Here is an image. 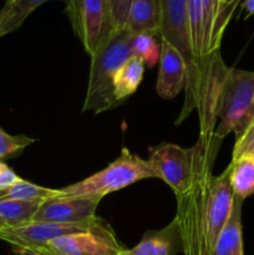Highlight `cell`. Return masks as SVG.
I'll return each mask as SVG.
<instances>
[{
	"label": "cell",
	"instance_id": "1",
	"mask_svg": "<svg viewBox=\"0 0 254 255\" xmlns=\"http://www.w3.org/2000/svg\"><path fill=\"white\" fill-rule=\"evenodd\" d=\"M206 144L194 178L183 193L176 196L177 214L184 255H204L203 234L213 181V166L222 141L214 133H204Z\"/></svg>",
	"mask_w": 254,
	"mask_h": 255
},
{
	"label": "cell",
	"instance_id": "2",
	"mask_svg": "<svg viewBox=\"0 0 254 255\" xmlns=\"http://www.w3.org/2000/svg\"><path fill=\"white\" fill-rule=\"evenodd\" d=\"M132 37L126 29L114 32L92 55L82 111L100 114L120 106L115 97L114 80L120 67L133 56Z\"/></svg>",
	"mask_w": 254,
	"mask_h": 255
},
{
	"label": "cell",
	"instance_id": "3",
	"mask_svg": "<svg viewBox=\"0 0 254 255\" xmlns=\"http://www.w3.org/2000/svg\"><path fill=\"white\" fill-rule=\"evenodd\" d=\"M238 5L223 0H187L192 47L202 74L213 81V55L221 51L224 31Z\"/></svg>",
	"mask_w": 254,
	"mask_h": 255
},
{
	"label": "cell",
	"instance_id": "4",
	"mask_svg": "<svg viewBox=\"0 0 254 255\" xmlns=\"http://www.w3.org/2000/svg\"><path fill=\"white\" fill-rule=\"evenodd\" d=\"M219 119L214 136L223 141L233 132L236 141L254 121V72L228 67L221 79L216 104Z\"/></svg>",
	"mask_w": 254,
	"mask_h": 255
},
{
	"label": "cell",
	"instance_id": "5",
	"mask_svg": "<svg viewBox=\"0 0 254 255\" xmlns=\"http://www.w3.org/2000/svg\"><path fill=\"white\" fill-rule=\"evenodd\" d=\"M157 178L148 159L133 154L124 147L121 154L110 163L106 168L77 183L57 189V196L61 197H99L121 191L142 179Z\"/></svg>",
	"mask_w": 254,
	"mask_h": 255
},
{
	"label": "cell",
	"instance_id": "6",
	"mask_svg": "<svg viewBox=\"0 0 254 255\" xmlns=\"http://www.w3.org/2000/svg\"><path fill=\"white\" fill-rule=\"evenodd\" d=\"M204 144L206 136L199 134L197 143L191 148L164 142L154 147L149 153L148 162L156 177L169 186L174 196L183 193L193 181L203 154Z\"/></svg>",
	"mask_w": 254,
	"mask_h": 255
},
{
	"label": "cell",
	"instance_id": "7",
	"mask_svg": "<svg viewBox=\"0 0 254 255\" xmlns=\"http://www.w3.org/2000/svg\"><path fill=\"white\" fill-rule=\"evenodd\" d=\"M65 14L90 56L115 31L107 0H69Z\"/></svg>",
	"mask_w": 254,
	"mask_h": 255
},
{
	"label": "cell",
	"instance_id": "8",
	"mask_svg": "<svg viewBox=\"0 0 254 255\" xmlns=\"http://www.w3.org/2000/svg\"><path fill=\"white\" fill-rule=\"evenodd\" d=\"M40 251L52 255H122L126 249L111 226L99 218L90 231L54 239Z\"/></svg>",
	"mask_w": 254,
	"mask_h": 255
},
{
	"label": "cell",
	"instance_id": "9",
	"mask_svg": "<svg viewBox=\"0 0 254 255\" xmlns=\"http://www.w3.org/2000/svg\"><path fill=\"white\" fill-rule=\"evenodd\" d=\"M100 217L77 223H55V222H29L15 227L0 228V239L12 244V247L40 249L49 242L61 237L87 232L96 224Z\"/></svg>",
	"mask_w": 254,
	"mask_h": 255
},
{
	"label": "cell",
	"instance_id": "10",
	"mask_svg": "<svg viewBox=\"0 0 254 255\" xmlns=\"http://www.w3.org/2000/svg\"><path fill=\"white\" fill-rule=\"evenodd\" d=\"M231 171L232 167L229 164L221 174L213 176L211 201L203 234L204 255L212 254L219 234L231 216L234 198L231 186Z\"/></svg>",
	"mask_w": 254,
	"mask_h": 255
},
{
	"label": "cell",
	"instance_id": "11",
	"mask_svg": "<svg viewBox=\"0 0 254 255\" xmlns=\"http://www.w3.org/2000/svg\"><path fill=\"white\" fill-rule=\"evenodd\" d=\"M101 198L99 197L56 196L40 204L32 222L77 223L94 219Z\"/></svg>",
	"mask_w": 254,
	"mask_h": 255
},
{
	"label": "cell",
	"instance_id": "12",
	"mask_svg": "<svg viewBox=\"0 0 254 255\" xmlns=\"http://www.w3.org/2000/svg\"><path fill=\"white\" fill-rule=\"evenodd\" d=\"M186 86V66L181 55L166 41H161L159 71L156 84L157 95L173 99Z\"/></svg>",
	"mask_w": 254,
	"mask_h": 255
},
{
	"label": "cell",
	"instance_id": "13",
	"mask_svg": "<svg viewBox=\"0 0 254 255\" xmlns=\"http://www.w3.org/2000/svg\"><path fill=\"white\" fill-rule=\"evenodd\" d=\"M183 252L181 232L176 219L158 231H147L141 242L131 249H126L125 255H176Z\"/></svg>",
	"mask_w": 254,
	"mask_h": 255
},
{
	"label": "cell",
	"instance_id": "14",
	"mask_svg": "<svg viewBox=\"0 0 254 255\" xmlns=\"http://www.w3.org/2000/svg\"><path fill=\"white\" fill-rule=\"evenodd\" d=\"M242 207H243V199L234 196L231 216L224 228L222 229L211 255H244Z\"/></svg>",
	"mask_w": 254,
	"mask_h": 255
},
{
	"label": "cell",
	"instance_id": "15",
	"mask_svg": "<svg viewBox=\"0 0 254 255\" xmlns=\"http://www.w3.org/2000/svg\"><path fill=\"white\" fill-rule=\"evenodd\" d=\"M161 9L159 0H133L129 9L126 30L132 35L151 34L159 36Z\"/></svg>",
	"mask_w": 254,
	"mask_h": 255
},
{
	"label": "cell",
	"instance_id": "16",
	"mask_svg": "<svg viewBox=\"0 0 254 255\" xmlns=\"http://www.w3.org/2000/svg\"><path fill=\"white\" fill-rule=\"evenodd\" d=\"M51 0H5L0 10V37L19 29L30 14ZM67 4L69 0H59Z\"/></svg>",
	"mask_w": 254,
	"mask_h": 255
},
{
	"label": "cell",
	"instance_id": "17",
	"mask_svg": "<svg viewBox=\"0 0 254 255\" xmlns=\"http://www.w3.org/2000/svg\"><path fill=\"white\" fill-rule=\"evenodd\" d=\"M143 61L137 56H131L120 67L114 80L115 97L120 105L136 92L143 77Z\"/></svg>",
	"mask_w": 254,
	"mask_h": 255
},
{
	"label": "cell",
	"instance_id": "18",
	"mask_svg": "<svg viewBox=\"0 0 254 255\" xmlns=\"http://www.w3.org/2000/svg\"><path fill=\"white\" fill-rule=\"evenodd\" d=\"M57 196V189L46 188L20 178L16 183L0 189V201L44 202Z\"/></svg>",
	"mask_w": 254,
	"mask_h": 255
},
{
	"label": "cell",
	"instance_id": "19",
	"mask_svg": "<svg viewBox=\"0 0 254 255\" xmlns=\"http://www.w3.org/2000/svg\"><path fill=\"white\" fill-rule=\"evenodd\" d=\"M231 186L234 196L244 201L254 193V159L241 157L231 162Z\"/></svg>",
	"mask_w": 254,
	"mask_h": 255
},
{
	"label": "cell",
	"instance_id": "20",
	"mask_svg": "<svg viewBox=\"0 0 254 255\" xmlns=\"http://www.w3.org/2000/svg\"><path fill=\"white\" fill-rule=\"evenodd\" d=\"M42 202L0 201V219L6 227H15L29 223Z\"/></svg>",
	"mask_w": 254,
	"mask_h": 255
},
{
	"label": "cell",
	"instance_id": "21",
	"mask_svg": "<svg viewBox=\"0 0 254 255\" xmlns=\"http://www.w3.org/2000/svg\"><path fill=\"white\" fill-rule=\"evenodd\" d=\"M132 54L139 57L144 65L153 67L159 62L161 45L157 42V36L151 34H137L132 37Z\"/></svg>",
	"mask_w": 254,
	"mask_h": 255
},
{
	"label": "cell",
	"instance_id": "22",
	"mask_svg": "<svg viewBox=\"0 0 254 255\" xmlns=\"http://www.w3.org/2000/svg\"><path fill=\"white\" fill-rule=\"evenodd\" d=\"M34 142L35 138L27 137L25 134L11 136L0 127V161L19 156L27 146L32 144Z\"/></svg>",
	"mask_w": 254,
	"mask_h": 255
},
{
	"label": "cell",
	"instance_id": "23",
	"mask_svg": "<svg viewBox=\"0 0 254 255\" xmlns=\"http://www.w3.org/2000/svg\"><path fill=\"white\" fill-rule=\"evenodd\" d=\"M132 2L133 0H107L115 31H121L126 29Z\"/></svg>",
	"mask_w": 254,
	"mask_h": 255
},
{
	"label": "cell",
	"instance_id": "24",
	"mask_svg": "<svg viewBox=\"0 0 254 255\" xmlns=\"http://www.w3.org/2000/svg\"><path fill=\"white\" fill-rule=\"evenodd\" d=\"M254 154V121L249 125L242 137L237 139L233 147L232 161L241 157H252Z\"/></svg>",
	"mask_w": 254,
	"mask_h": 255
},
{
	"label": "cell",
	"instance_id": "25",
	"mask_svg": "<svg viewBox=\"0 0 254 255\" xmlns=\"http://www.w3.org/2000/svg\"><path fill=\"white\" fill-rule=\"evenodd\" d=\"M20 179V177L10 168L7 164L0 161V189L6 188V187L12 186Z\"/></svg>",
	"mask_w": 254,
	"mask_h": 255
},
{
	"label": "cell",
	"instance_id": "26",
	"mask_svg": "<svg viewBox=\"0 0 254 255\" xmlns=\"http://www.w3.org/2000/svg\"><path fill=\"white\" fill-rule=\"evenodd\" d=\"M15 255H52L46 253V252L36 251V249H30V248H22V247H14L12 248Z\"/></svg>",
	"mask_w": 254,
	"mask_h": 255
},
{
	"label": "cell",
	"instance_id": "27",
	"mask_svg": "<svg viewBox=\"0 0 254 255\" xmlns=\"http://www.w3.org/2000/svg\"><path fill=\"white\" fill-rule=\"evenodd\" d=\"M241 6L242 10L246 12V19L254 15V0H244L241 4Z\"/></svg>",
	"mask_w": 254,
	"mask_h": 255
},
{
	"label": "cell",
	"instance_id": "28",
	"mask_svg": "<svg viewBox=\"0 0 254 255\" xmlns=\"http://www.w3.org/2000/svg\"><path fill=\"white\" fill-rule=\"evenodd\" d=\"M224 2H227V4H234V5H239L241 4L242 0H223Z\"/></svg>",
	"mask_w": 254,
	"mask_h": 255
},
{
	"label": "cell",
	"instance_id": "29",
	"mask_svg": "<svg viewBox=\"0 0 254 255\" xmlns=\"http://www.w3.org/2000/svg\"><path fill=\"white\" fill-rule=\"evenodd\" d=\"M5 227H6L5 226V223L1 221V219H0V228H5Z\"/></svg>",
	"mask_w": 254,
	"mask_h": 255
},
{
	"label": "cell",
	"instance_id": "30",
	"mask_svg": "<svg viewBox=\"0 0 254 255\" xmlns=\"http://www.w3.org/2000/svg\"><path fill=\"white\" fill-rule=\"evenodd\" d=\"M252 158H253V159H254V154H253V156H252Z\"/></svg>",
	"mask_w": 254,
	"mask_h": 255
},
{
	"label": "cell",
	"instance_id": "31",
	"mask_svg": "<svg viewBox=\"0 0 254 255\" xmlns=\"http://www.w3.org/2000/svg\"><path fill=\"white\" fill-rule=\"evenodd\" d=\"M122 255H125V253H124V254H122Z\"/></svg>",
	"mask_w": 254,
	"mask_h": 255
}]
</instances>
